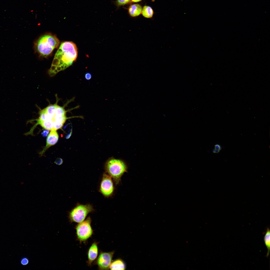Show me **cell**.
<instances>
[{
    "label": "cell",
    "instance_id": "1",
    "mask_svg": "<svg viewBox=\"0 0 270 270\" xmlns=\"http://www.w3.org/2000/svg\"><path fill=\"white\" fill-rule=\"evenodd\" d=\"M78 56L77 48L71 42H62L56 52L48 72L52 76L70 66Z\"/></svg>",
    "mask_w": 270,
    "mask_h": 270
},
{
    "label": "cell",
    "instance_id": "2",
    "mask_svg": "<svg viewBox=\"0 0 270 270\" xmlns=\"http://www.w3.org/2000/svg\"><path fill=\"white\" fill-rule=\"evenodd\" d=\"M57 102L54 104H50L40 110L39 117L36 120L37 122L35 126L46 120H51L54 124L56 122L64 123L68 118L66 116V111L64 106H59Z\"/></svg>",
    "mask_w": 270,
    "mask_h": 270
},
{
    "label": "cell",
    "instance_id": "3",
    "mask_svg": "<svg viewBox=\"0 0 270 270\" xmlns=\"http://www.w3.org/2000/svg\"><path fill=\"white\" fill-rule=\"evenodd\" d=\"M60 42L55 36L50 34L40 36L34 44L35 49L40 56L46 57L59 46Z\"/></svg>",
    "mask_w": 270,
    "mask_h": 270
},
{
    "label": "cell",
    "instance_id": "4",
    "mask_svg": "<svg viewBox=\"0 0 270 270\" xmlns=\"http://www.w3.org/2000/svg\"><path fill=\"white\" fill-rule=\"evenodd\" d=\"M104 169L106 172L112 178L116 184H117L122 175L126 172L127 166L123 160L112 157L106 161Z\"/></svg>",
    "mask_w": 270,
    "mask_h": 270
},
{
    "label": "cell",
    "instance_id": "5",
    "mask_svg": "<svg viewBox=\"0 0 270 270\" xmlns=\"http://www.w3.org/2000/svg\"><path fill=\"white\" fill-rule=\"evenodd\" d=\"M94 211L92 204H78L70 212L69 218L71 222L79 223L84 220L88 214Z\"/></svg>",
    "mask_w": 270,
    "mask_h": 270
},
{
    "label": "cell",
    "instance_id": "6",
    "mask_svg": "<svg viewBox=\"0 0 270 270\" xmlns=\"http://www.w3.org/2000/svg\"><path fill=\"white\" fill-rule=\"evenodd\" d=\"M91 219L90 217L79 223L76 227L77 238L80 242L86 241L90 237L93 233L91 226Z\"/></svg>",
    "mask_w": 270,
    "mask_h": 270
},
{
    "label": "cell",
    "instance_id": "7",
    "mask_svg": "<svg viewBox=\"0 0 270 270\" xmlns=\"http://www.w3.org/2000/svg\"><path fill=\"white\" fill-rule=\"evenodd\" d=\"M114 190L112 178L106 172L104 173L100 184V192L104 197L108 198L112 195Z\"/></svg>",
    "mask_w": 270,
    "mask_h": 270
},
{
    "label": "cell",
    "instance_id": "8",
    "mask_svg": "<svg viewBox=\"0 0 270 270\" xmlns=\"http://www.w3.org/2000/svg\"><path fill=\"white\" fill-rule=\"evenodd\" d=\"M114 253V252H100L96 261L99 270L109 269Z\"/></svg>",
    "mask_w": 270,
    "mask_h": 270
},
{
    "label": "cell",
    "instance_id": "9",
    "mask_svg": "<svg viewBox=\"0 0 270 270\" xmlns=\"http://www.w3.org/2000/svg\"><path fill=\"white\" fill-rule=\"evenodd\" d=\"M58 139V135L56 130H51L47 138L46 146L40 152V154L42 155L48 148L56 144Z\"/></svg>",
    "mask_w": 270,
    "mask_h": 270
},
{
    "label": "cell",
    "instance_id": "10",
    "mask_svg": "<svg viewBox=\"0 0 270 270\" xmlns=\"http://www.w3.org/2000/svg\"><path fill=\"white\" fill-rule=\"evenodd\" d=\"M98 243L93 242L89 248L88 254V264L91 266L92 263L96 258L98 254Z\"/></svg>",
    "mask_w": 270,
    "mask_h": 270
},
{
    "label": "cell",
    "instance_id": "11",
    "mask_svg": "<svg viewBox=\"0 0 270 270\" xmlns=\"http://www.w3.org/2000/svg\"><path fill=\"white\" fill-rule=\"evenodd\" d=\"M142 9V7L141 5L137 4H132L128 8V13L131 16L136 17L141 14Z\"/></svg>",
    "mask_w": 270,
    "mask_h": 270
},
{
    "label": "cell",
    "instance_id": "12",
    "mask_svg": "<svg viewBox=\"0 0 270 270\" xmlns=\"http://www.w3.org/2000/svg\"><path fill=\"white\" fill-rule=\"evenodd\" d=\"M126 268V264L124 261L120 259H116L111 263L109 268L111 270H124Z\"/></svg>",
    "mask_w": 270,
    "mask_h": 270
},
{
    "label": "cell",
    "instance_id": "13",
    "mask_svg": "<svg viewBox=\"0 0 270 270\" xmlns=\"http://www.w3.org/2000/svg\"><path fill=\"white\" fill-rule=\"evenodd\" d=\"M141 14L144 18H150L152 17L154 12L150 6L146 5L142 8Z\"/></svg>",
    "mask_w": 270,
    "mask_h": 270
},
{
    "label": "cell",
    "instance_id": "14",
    "mask_svg": "<svg viewBox=\"0 0 270 270\" xmlns=\"http://www.w3.org/2000/svg\"><path fill=\"white\" fill-rule=\"evenodd\" d=\"M265 244L267 249L266 256L268 257L269 254L270 248V231L268 228H267L264 238Z\"/></svg>",
    "mask_w": 270,
    "mask_h": 270
},
{
    "label": "cell",
    "instance_id": "15",
    "mask_svg": "<svg viewBox=\"0 0 270 270\" xmlns=\"http://www.w3.org/2000/svg\"><path fill=\"white\" fill-rule=\"evenodd\" d=\"M39 124L46 129L52 130L53 128L54 123L51 120H46L41 122Z\"/></svg>",
    "mask_w": 270,
    "mask_h": 270
},
{
    "label": "cell",
    "instance_id": "16",
    "mask_svg": "<svg viewBox=\"0 0 270 270\" xmlns=\"http://www.w3.org/2000/svg\"><path fill=\"white\" fill-rule=\"evenodd\" d=\"M131 0H116L113 2L114 4L118 8L122 6L130 4Z\"/></svg>",
    "mask_w": 270,
    "mask_h": 270
},
{
    "label": "cell",
    "instance_id": "17",
    "mask_svg": "<svg viewBox=\"0 0 270 270\" xmlns=\"http://www.w3.org/2000/svg\"><path fill=\"white\" fill-rule=\"evenodd\" d=\"M214 148L212 150L213 152L214 153H218L221 150V147L220 145L216 144L214 146Z\"/></svg>",
    "mask_w": 270,
    "mask_h": 270
},
{
    "label": "cell",
    "instance_id": "18",
    "mask_svg": "<svg viewBox=\"0 0 270 270\" xmlns=\"http://www.w3.org/2000/svg\"><path fill=\"white\" fill-rule=\"evenodd\" d=\"M29 263V260L26 258H24L22 259L20 261L21 264L23 265H26Z\"/></svg>",
    "mask_w": 270,
    "mask_h": 270
},
{
    "label": "cell",
    "instance_id": "19",
    "mask_svg": "<svg viewBox=\"0 0 270 270\" xmlns=\"http://www.w3.org/2000/svg\"><path fill=\"white\" fill-rule=\"evenodd\" d=\"M63 162L62 159L60 158H57L54 162V163L58 165H60L62 164Z\"/></svg>",
    "mask_w": 270,
    "mask_h": 270
},
{
    "label": "cell",
    "instance_id": "20",
    "mask_svg": "<svg viewBox=\"0 0 270 270\" xmlns=\"http://www.w3.org/2000/svg\"><path fill=\"white\" fill-rule=\"evenodd\" d=\"M49 133L48 130L46 129L44 130L41 133L42 135L44 137L46 136Z\"/></svg>",
    "mask_w": 270,
    "mask_h": 270
},
{
    "label": "cell",
    "instance_id": "21",
    "mask_svg": "<svg viewBox=\"0 0 270 270\" xmlns=\"http://www.w3.org/2000/svg\"><path fill=\"white\" fill-rule=\"evenodd\" d=\"M92 76L91 74L89 72L86 73L85 75V78L87 80H90Z\"/></svg>",
    "mask_w": 270,
    "mask_h": 270
},
{
    "label": "cell",
    "instance_id": "22",
    "mask_svg": "<svg viewBox=\"0 0 270 270\" xmlns=\"http://www.w3.org/2000/svg\"><path fill=\"white\" fill-rule=\"evenodd\" d=\"M142 0H131V2H138L142 1Z\"/></svg>",
    "mask_w": 270,
    "mask_h": 270
},
{
    "label": "cell",
    "instance_id": "23",
    "mask_svg": "<svg viewBox=\"0 0 270 270\" xmlns=\"http://www.w3.org/2000/svg\"><path fill=\"white\" fill-rule=\"evenodd\" d=\"M71 132L70 133L68 134L66 136V139H68V138H69L70 137V136L71 135Z\"/></svg>",
    "mask_w": 270,
    "mask_h": 270
}]
</instances>
